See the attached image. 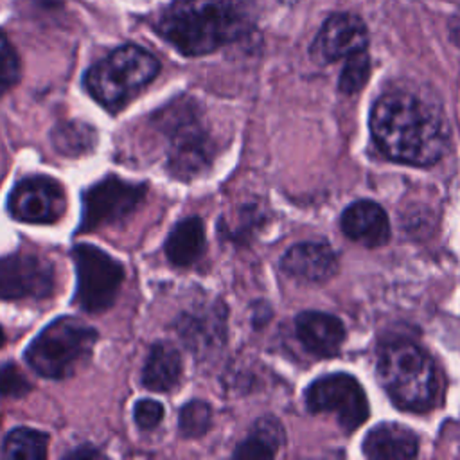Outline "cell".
Masks as SVG:
<instances>
[{
    "label": "cell",
    "instance_id": "obj_1",
    "mask_svg": "<svg viewBox=\"0 0 460 460\" xmlns=\"http://www.w3.org/2000/svg\"><path fill=\"white\" fill-rule=\"evenodd\" d=\"M370 133L385 156L417 167L437 164L449 144L444 119L408 92H388L374 102Z\"/></svg>",
    "mask_w": 460,
    "mask_h": 460
},
{
    "label": "cell",
    "instance_id": "obj_2",
    "mask_svg": "<svg viewBox=\"0 0 460 460\" xmlns=\"http://www.w3.org/2000/svg\"><path fill=\"white\" fill-rule=\"evenodd\" d=\"M257 14L255 0H172L156 31L183 56H205L250 36Z\"/></svg>",
    "mask_w": 460,
    "mask_h": 460
},
{
    "label": "cell",
    "instance_id": "obj_3",
    "mask_svg": "<svg viewBox=\"0 0 460 460\" xmlns=\"http://www.w3.org/2000/svg\"><path fill=\"white\" fill-rule=\"evenodd\" d=\"M377 377L392 402L406 411H429L440 399L437 365L408 340H395L379 350Z\"/></svg>",
    "mask_w": 460,
    "mask_h": 460
},
{
    "label": "cell",
    "instance_id": "obj_4",
    "mask_svg": "<svg viewBox=\"0 0 460 460\" xmlns=\"http://www.w3.org/2000/svg\"><path fill=\"white\" fill-rule=\"evenodd\" d=\"M158 59L138 45H124L90 66L84 84L90 95L110 111L126 106L158 74Z\"/></svg>",
    "mask_w": 460,
    "mask_h": 460
},
{
    "label": "cell",
    "instance_id": "obj_5",
    "mask_svg": "<svg viewBox=\"0 0 460 460\" xmlns=\"http://www.w3.org/2000/svg\"><path fill=\"white\" fill-rule=\"evenodd\" d=\"M99 334L74 316H61L49 323L27 347L29 367L50 379L72 376L92 354Z\"/></svg>",
    "mask_w": 460,
    "mask_h": 460
},
{
    "label": "cell",
    "instance_id": "obj_6",
    "mask_svg": "<svg viewBox=\"0 0 460 460\" xmlns=\"http://www.w3.org/2000/svg\"><path fill=\"white\" fill-rule=\"evenodd\" d=\"M160 129L169 138V165L178 176H194L210 162V138L199 124L196 104L176 99L156 113Z\"/></svg>",
    "mask_w": 460,
    "mask_h": 460
},
{
    "label": "cell",
    "instance_id": "obj_7",
    "mask_svg": "<svg viewBox=\"0 0 460 460\" xmlns=\"http://www.w3.org/2000/svg\"><path fill=\"white\" fill-rule=\"evenodd\" d=\"M72 257L77 273V305L86 313L106 311L124 280L122 264L101 248L84 243L72 250Z\"/></svg>",
    "mask_w": 460,
    "mask_h": 460
},
{
    "label": "cell",
    "instance_id": "obj_8",
    "mask_svg": "<svg viewBox=\"0 0 460 460\" xmlns=\"http://www.w3.org/2000/svg\"><path fill=\"white\" fill-rule=\"evenodd\" d=\"M313 413H332L345 431H354L368 417V401L356 377L336 372L314 379L305 390Z\"/></svg>",
    "mask_w": 460,
    "mask_h": 460
},
{
    "label": "cell",
    "instance_id": "obj_9",
    "mask_svg": "<svg viewBox=\"0 0 460 460\" xmlns=\"http://www.w3.org/2000/svg\"><path fill=\"white\" fill-rule=\"evenodd\" d=\"M146 192V185L129 183L117 176L97 181L83 194L79 232H92L128 217L142 203Z\"/></svg>",
    "mask_w": 460,
    "mask_h": 460
},
{
    "label": "cell",
    "instance_id": "obj_10",
    "mask_svg": "<svg viewBox=\"0 0 460 460\" xmlns=\"http://www.w3.org/2000/svg\"><path fill=\"white\" fill-rule=\"evenodd\" d=\"M54 266L32 253L0 257V300H41L54 293Z\"/></svg>",
    "mask_w": 460,
    "mask_h": 460
},
{
    "label": "cell",
    "instance_id": "obj_11",
    "mask_svg": "<svg viewBox=\"0 0 460 460\" xmlns=\"http://www.w3.org/2000/svg\"><path fill=\"white\" fill-rule=\"evenodd\" d=\"M66 207L61 183L49 176H27L9 194L7 208L13 217L25 223H54Z\"/></svg>",
    "mask_w": 460,
    "mask_h": 460
},
{
    "label": "cell",
    "instance_id": "obj_12",
    "mask_svg": "<svg viewBox=\"0 0 460 460\" xmlns=\"http://www.w3.org/2000/svg\"><path fill=\"white\" fill-rule=\"evenodd\" d=\"M368 49V29L354 13H334L320 27L311 45V56L320 63L347 59Z\"/></svg>",
    "mask_w": 460,
    "mask_h": 460
},
{
    "label": "cell",
    "instance_id": "obj_13",
    "mask_svg": "<svg viewBox=\"0 0 460 460\" xmlns=\"http://www.w3.org/2000/svg\"><path fill=\"white\" fill-rule=\"evenodd\" d=\"M280 268L300 282L320 284L336 275L338 257L327 243H298L284 253Z\"/></svg>",
    "mask_w": 460,
    "mask_h": 460
},
{
    "label": "cell",
    "instance_id": "obj_14",
    "mask_svg": "<svg viewBox=\"0 0 460 460\" xmlns=\"http://www.w3.org/2000/svg\"><path fill=\"white\" fill-rule=\"evenodd\" d=\"M343 234L367 246H383L390 239V221L386 212L370 199H359L347 207L340 219Z\"/></svg>",
    "mask_w": 460,
    "mask_h": 460
},
{
    "label": "cell",
    "instance_id": "obj_15",
    "mask_svg": "<svg viewBox=\"0 0 460 460\" xmlns=\"http://www.w3.org/2000/svg\"><path fill=\"white\" fill-rule=\"evenodd\" d=\"M225 305L212 304L192 309L178 320V332L192 352H207L225 341Z\"/></svg>",
    "mask_w": 460,
    "mask_h": 460
},
{
    "label": "cell",
    "instance_id": "obj_16",
    "mask_svg": "<svg viewBox=\"0 0 460 460\" xmlns=\"http://www.w3.org/2000/svg\"><path fill=\"white\" fill-rule=\"evenodd\" d=\"M296 336L314 356H334L343 340L345 327L340 318L322 311H304L295 320Z\"/></svg>",
    "mask_w": 460,
    "mask_h": 460
},
{
    "label": "cell",
    "instance_id": "obj_17",
    "mask_svg": "<svg viewBox=\"0 0 460 460\" xmlns=\"http://www.w3.org/2000/svg\"><path fill=\"white\" fill-rule=\"evenodd\" d=\"M417 451V435L397 422H381L374 426L363 440V453L372 460H406L413 458Z\"/></svg>",
    "mask_w": 460,
    "mask_h": 460
},
{
    "label": "cell",
    "instance_id": "obj_18",
    "mask_svg": "<svg viewBox=\"0 0 460 460\" xmlns=\"http://www.w3.org/2000/svg\"><path fill=\"white\" fill-rule=\"evenodd\" d=\"M205 244L203 221L198 216H190L174 225L165 241V253L174 266H190L203 255Z\"/></svg>",
    "mask_w": 460,
    "mask_h": 460
},
{
    "label": "cell",
    "instance_id": "obj_19",
    "mask_svg": "<svg viewBox=\"0 0 460 460\" xmlns=\"http://www.w3.org/2000/svg\"><path fill=\"white\" fill-rule=\"evenodd\" d=\"M181 376L180 352L169 343H155L147 354L142 383L153 392H167L174 388Z\"/></svg>",
    "mask_w": 460,
    "mask_h": 460
},
{
    "label": "cell",
    "instance_id": "obj_20",
    "mask_svg": "<svg viewBox=\"0 0 460 460\" xmlns=\"http://www.w3.org/2000/svg\"><path fill=\"white\" fill-rule=\"evenodd\" d=\"M282 442H284L282 424L275 417L264 415L253 424L250 435L235 447L234 456L243 460L271 458L277 455Z\"/></svg>",
    "mask_w": 460,
    "mask_h": 460
},
{
    "label": "cell",
    "instance_id": "obj_21",
    "mask_svg": "<svg viewBox=\"0 0 460 460\" xmlns=\"http://www.w3.org/2000/svg\"><path fill=\"white\" fill-rule=\"evenodd\" d=\"M52 144L61 155L79 156L93 147L95 131L84 122H63L52 131Z\"/></svg>",
    "mask_w": 460,
    "mask_h": 460
},
{
    "label": "cell",
    "instance_id": "obj_22",
    "mask_svg": "<svg viewBox=\"0 0 460 460\" xmlns=\"http://www.w3.org/2000/svg\"><path fill=\"white\" fill-rule=\"evenodd\" d=\"M49 437L32 428L13 429L4 442V455L7 458H45Z\"/></svg>",
    "mask_w": 460,
    "mask_h": 460
},
{
    "label": "cell",
    "instance_id": "obj_23",
    "mask_svg": "<svg viewBox=\"0 0 460 460\" xmlns=\"http://www.w3.org/2000/svg\"><path fill=\"white\" fill-rule=\"evenodd\" d=\"M368 75H370L368 50L356 52L347 58L338 79V88L349 95L356 93L365 86V83L368 81Z\"/></svg>",
    "mask_w": 460,
    "mask_h": 460
},
{
    "label": "cell",
    "instance_id": "obj_24",
    "mask_svg": "<svg viewBox=\"0 0 460 460\" xmlns=\"http://www.w3.org/2000/svg\"><path fill=\"white\" fill-rule=\"evenodd\" d=\"M212 424V410L205 401H190L180 411V431L183 437H201Z\"/></svg>",
    "mask_w": 460,
    "mask_h": 460
},
{
    "label": "cell",
    "instance_id": "obj_25",
    "mask_svg": "<svg viewBox=\"0 0 460 460\" xmlns=\"http://www.w3.org/2000/svg\"><path fill=\"white\" fill-rule=\"evenodd\" d=\"M20 79V59L4 32H0V97Z\"/></svg>",
    "mask_w": 460,
    "mask_h": 460
},
{
    "label": "cell",
    "instance_id": "obj_26",
    "mask_svg": "<svg viewBox=\"0 0 460 460\" xmlns=\"http://www.w3.org/2000/svg\"><path fill=\"white\" fill-rule=\"evenodd\" d=\"M31 390L29 379L14 363H5L0 367V395L20 397Z\"/></svg>",
    "mask_w": 460,
    "mask_h": 460
},
{
    "label": "cell",
    "instance_id": "obj_27",
    "mask_svg": "<svg viewBox=\"0 0 460 460\" xmlns=\"http://www.w3.org/2000/svg\"><path fill=\"white\" fill-rule=\"evenodd\" d=\"M133 415H135V422L142 429H153L155 426L160 424L164 417V406L153 399H140L135 404Z\"/></svg>",
    "mask_w": 460,
    "mask_h": 460
},
{
    "label": "cell",
    "instance_id": "obj_28",
    "mask_svg": "<svg viewBox=\"0 0 460 460\" xmlns=\"http://www.w3.org/2000/svg\"><path fill=\"white\" fill-rule=\"evenodd\" d=\"M447 32H449V40L460 49V7L449 16Z\"/></svg>",
    "mask_w": 460,
    "mask_h": 460
},
{
    "label": "cell",
    "instance_id": "obj_29",
    "mask_svg": "<svg viewBox=\"0 0 460 460\" xmlns=\"http://www.w3.org/2000/svg\"><path fill=\"white\" fill-rule=\"evenodd\" d=\"M4 341H5V334H4V329L0 327V347L4 345Z\"/></svg>",
    "mask_w": 460,
    "mask_h": 460
},
{
    "label": "cell",
    "instance_id": "obj_30",
    "mask_svg": "<svg viewBox=\"0 0 460 460\" xmlns=\"http://www.w3.org/2000/svg\"><path fill=\"white\" fill-rule=\"evenodd\" d=\"M279 2H282V4H289V5H293V4H296L298 0H279Z\"/></svg>",
    "mask_w": 460,
    "mask_h": 460
}]
</instances>
